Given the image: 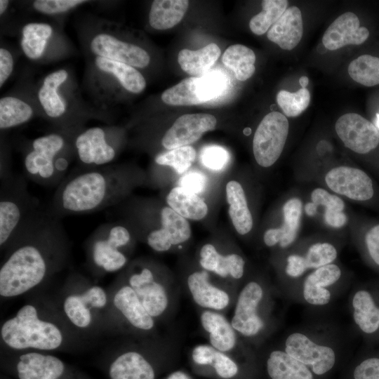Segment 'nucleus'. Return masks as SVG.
<instances>
[{
  "label": "nucleus",
  "mask_w": 379,
  "mask_h": 379,
  "mask_svg": "<svg viewBox=\"0 0 379 379\" xmlns=\"http://www.w3.org/2000/svg\"><path fill=\"white\" fill-rule=\"evenodd\" d=\"M81 295L90 307L102 308L107 303L106 293L104 289L98 286L88 288Z\"/></svg>",
  "instance_id": "obj_53"
},
{
  "label": "nucleus",
  "mask_w": 379,
  "mask_h": 379,
  "mask_svg": "<svg viewBox=\"0 0 379 379\" xmlns=\"http://www.w3.org/2000/svg\"><path fill=\"white\" fill-rule=\"evenodd\" d=\"M221 53L218 46L211 43L196 51L182 49L178 55L181 69L188 74L200 77L207 73Z\"/></svg>",
  "instance_id": "obj_29"
},
{
  "label": "nucleus",
  "mask_w": 379,
  "mask_h": 379,
  "mask_svg": "<svg viewBox=\"0 0 379 379\" xmlns=\"http://www.w3.org/2000/svg\"><path fill=\"white\" fill-rule=\"evenodd\" d=\"M288 1L264 0L262 1V11L254 15L249 22L251 32L262 35L279 20L286 10Z\"/></svg>",
  "instance_id": "obj_38"
},
{
  "label": "nucleus",
  "mask_w": 379,
  "mask_h": 379,
  "mask_svg": "<svg viewBox=\"0 0 379 379\" xmlns=\"http://www.w3.org/2000/svg\"><path fill=\"white\" fill-rule=\"evenodd\" d=\"M324 220L328 225L339 228L346 224L347 218L343 211L326 210Z\"/></svg>",
  "instance_id": "obj_57"
},
{
  "label": "nucleus",
  "mask_w": 379,
  "mask_h": 379,
  "mask_svg": "<svg viewBox=\"0 0 379 379\" xmlns=\"http://www.w3.org/2000/svg\"><path fill=\"white\" fill-rule=\"evenodd\" d=\"M146 241L151 248L157 252L167 251L172 246L167 232L162 227L148 233Z\"/></svg>",
  "instance_id": "obj_52"
},
{
  "label": "nucleus",
  "mask_w": 379,
  "mask_h": 379,
  "mask_svg": "<svg viewBox=\"0 0 379 379\" xmlns=\"http://www.w3.org/2000/svg\"><path fill=\"white\" fill-rule=\"evenodd\" d=\"M206 177L199 171L185 173L179 180L180 187L194 194L202 192L206 186Z\"/></svg>",
  "instance_id": "obj_51"
},
{
  "label": "nucleus",
  "mask_w": 379,
  "mask_h": 379,
  "mask_svg": "<svg viewBox=\"0 0 379 379\" xmlns=\"http://www.w3.org/2000/svg\"><path fill=\"white\" fill-rule=\"evenodd\" d=\"M226 197L230 204L229 215L235 230L242 235L248 233L253 227V218L241 184L235 180L228 182Z\"/></svg>",
  "instance_id": "obj_30"
},
{
  "label": "nucleus",
  "mask_w": 379,
  "mask_h": 379,
  "mask_svg": "<svg viewBox=\"0 0 379 379\" xmlns=\"http://www.w3.org/2000/svg\"><path fill=\"white\" fill-rule=\"evenodd\" d=\"M88 2L85 0H36L32 4L35 11L46 15L63 13Z\"/></svg>",
  "instance_id": "obj_48"
},
{
  "label": "nucleus",
  "mask_w": 379,
  "mask_h": 379,
  "mask_svg": "<svg viewBox=\"0 0 379 379\" xmlns=\"http://www.w3.org/2000/svg\"><path fill=\"white\" fill-rule=\"evenodd\" d=\"M126 171L117 166L76 171L58 185L47 213L60 219L92 213L116 205L128 190Z\"/></svg>",
  "instance_id": "obj_2"
},
{
  "label": "nucleus",
  "mask_w": 379,
  "mask_h": 379,
  "mask_svg": "<svg viewBox=\"0 0 379 379\" xmlns=\"http://www.w3.org/2000/svg\"><path fill=\"white\" fill-rule=\"evenodd\" d=\"M264 298L265 290L257 281H249L242 288L230 321L236 332L246 338H255L263 331L265 322L260 307Z\"/></svg>",
  "instance_id": "obj_9"
},
{
  "label": "nucleus",
  "mask_w": 379,
  "mask_h": 379,
  "mask_svg": "<svg viewBox=\"0 0 379 379\" xmlns=\"http://www.w3.org/2000/svg\"><path fill=\"white\" fill-rule=\"evenodd\" d=\"M217 120L210 114H183L166 131L161 145L167 149L187 146L197 141L204 133L215 128Z\"/></svg>",
  "instance_id": "obj_13"
},
{
  "label": "nucleus",
  "mask_w": 379,
  "mask_h": 379,
  "mask_svg": "<svg viewBox=\"0 0 379 379\" xmlns=\"http://www.w3.org/2000/svg\"><path fill=\"white\" fill-rule=\"evenodd\" d=\"M14 60L11 53L5 48H0V86L2 87L11 75Z\"/></svg>",
  "instance_id": "obj_55"
},
{
  "label": "nucleus",
  "mask_w": 379,
  "mask_h": 379,
  "mask_svg": "<svg viewBox=\"0 0 379 379\" xmlns=\"http://www.w3.org/2000/svg\"><path fill=\"white\" fill-rule=\"evenodd\" d=\"M167 379H191L186 373L182 371H178L172 373Z\"/></svg>",
  "instance_id": "obj_60"
},
{
  "label": "nucleus",
  "mask_w": 379,
  "mask_h": 379,
  "mask_svg": "<svg viewBox=\"0 0 379 379\" xmlns=\"http://www.w3.org/2000/svg\"><path fill=\"white\" fill-rule=\"evenodd\" d=\"M166 202L170 208L185 218L200 220L208 213V206L204 200L180 186L169 192Z\"/></svg>",
  "instance_id": "obj_32"
},
{
  "label": "nucleus",
  "mask_w": 379,
  "mask_h": 379,
  "mask_svg": "<svg viewBox=\"0 0 379 379\" xmlns=\"http://www.w3.org/2000/svg\"><path fill=\"white\" fill-rule=\"evenodd\" d=\"M132 239L128 227L117 222H108L95 229L89 239V251L92 263L105 272L122 269L127 257L122 251Z\"/></svg>",
  "instance_id": "obj_5"
},
{
  "label": "nucleus",
  "mask_w": 379,
  "mask_h": 379,
  "mask_svg": "<svg viewBox=\"0 0 379 379\" xmlns=\"http://www.w3.org/2000/svg\"><path fill=\"white\" fill-rule=\"evenodd\" d=\"M277 101L286 116L297 117L309 106L310 94L306 88L295 93L282 90L277 93Z\"/></svg>",
  "instance_id": "obj_43"
},
{
  "label": "nucleus",
  "mask_w": 379,
  "mask_h": 379,
  "mask_svg": "<svg viewBox=\"0 0 379 379\" xmlns=\"http://www.w3.org/2000/svg\"><path fill=\"white\" fill-rule=\"evenodd\" d=\"M52 34L53 27L48 23L29 22L24 25L20 46L25 55L32 60L39 59Z\"/></svg>",
  "instance_id": "obj_33"
},
{
  "label": "nucleus",
  "mask_w": 379,
  "mask_h": 379,
  "mask_svg": "<svg viewBox=\"0 0 379 379\" xmlns=\"http://www.w3.org/2000/svg\"><path fill=\"white\" fill-rule=\"evenodd\" d=\"M299 83L302 88H306V86L308 85L309 79L307 77L302 76L300 78Z\"/></svg>",
  "instance_id": "obj_62"
},
{
  "label": "nucleus",
  "mask_w": 379,
  "mask_h": 379,
  "mask_svg": "<svg viewBox=\"0 0 379 379\" xmlns=\"http://www.w3.org/2000/svg\"><path fill=\"white\" fill-rule=\"evenodd\" d=\"M307 270L302 255L291 254L286 259L285 272L293 279L302 277Z\"/></svg>",
  "instance_id": "obj_54"
},
{
  "label": "nucleus",
  "mask_w": 379,
  "mask_h": 379,
  "mask_svg": "<svg viewBox=\"0 0 379 379\" xmlns=\"http://www.w3.org/2000/svg\"><path fill=\"white\" fill-rule=\"evenodd\" d=\"M0 332L4 343L14 350H53L63 341L60 328L39 319L36 307L32 305L20 308L15 317L1 325Z\"/></svg>",
  "instance_id": "obj_3"
},
{
  "label": "nucleus",
  "mask_w": 379,
  "mask_h": 379,
  "mask_svg": "<svg viewBox=\"0 0 379 379\" xmlns=\"http://www.w3.org/2000/svg\"><path fill=\"white\" fill-rule=\"evenodd\" d=\"M89 49L95 56L137 68H145L150 62L149 55L144 48L107 32L95 34L90 40Z\"/></svg>",
  "instance_id": "obj_10"
},
{
  "label": "nucleus",
  "mask_w": 379,
  "mask_h": 379,
  "mask_svg": "<svg viewBox=\"0 0 379 379\" xmlns=\"http://www.w3.org/2000/svg\"><path fill=\"white\" fill-rule=\"evenodd\" d=\"M282 236L283 234L280 227L269 229L264 234V243L269 247L274 246L280 243Z\"/></svg>",
  "instance_id": "obj_58"
},
{
  "label": "nucleus",
  "mask_w": 379,
  "mask_h": 379,
  "mask_svg": "<svg viewBox=\"0 0 379 379\" xmlns=\"http://www.w3.org/2000/svg\"><path fill=\"white\" fill-rule=\"evenodd\" d=\"M34 115L32 107L25 101L14 96L0 99V128H14L29 121Z\"/></svg>",
  "instance_id": "obj_36"
},
{
  "label": "nucleus",
  "mask_w": 379,
  "mask_h": 379,
  "mask_svg": "<svg viewBox=\"0 0 379 379\" xmlns=\"http://www.w3.org/2000/svg\"><path fill=\"white\" fill-rule=\"evenodd\" d=\"M128 285L135 291L147 312L153 318L161 316L168 305V295L164 286L155 279L152 271L147 267L133 272Z\"/></svg>",
  "instance_id": "obj_15"
},
{
  "label": "nucleus",
  "mask_w": 379,
  "mask_h": 379,
  "mask_svg": "<svg viewBox=\"0 0 379 379\" xmlns=\"http://www.w3.org/2000/svg\"><path fill=\"white\" fill-rule=\"evenodd\" d=\"M284 350L317 375L329 371L336 361V353L332 345L302 331L288 334L284 341Z\"/></svg>",
  "instance_id": "obj_8"
},
{
  "label": "nucleus",
  "mask_w": 379,
  "mask_h": 379,
  "mask_svg": "<svg viewBox=\"0 0 379 379\" xmlns=\"http://www.w3.org/2000/svg\"><path fill=\"white\" fill-rule=\"evenodd\" d=\"M311 199L317 206H324L326 210L343 211L345 204L343 200L336 195L331 194L322 188L314 190L311 194Z\"/></svg>",
  "instance_id": "obj_49"
},
{
  "label": "nucleus",
  "mask_w": 379,
  "mask_h": 379,
  "mask_svg": "<svg viewBox=\"0 0 379 379\" xmlns=\"http://www.w3.org/2000/svg\"><path fill=\"white\" fill-rule=\"evenodd\" d=\"M368 36V29L360 27L358 17L352 12H347L337 18L327 28L322 43L326 48L334 51L350 44H361Z\"/></svg>",
  "instance_id": "obj_17"
},
{
  "label": "nucleus",
  "mask_w": 379,
  "mask_h": 379,
  "mask_svg": "<svg viewBox=\"0 0 379 379\" xmlns=\"http://www.w3.org/2000/svg\"><path fill=\"white\" fill-rule=\"evenodd\" d=\"M22 177L6 174L0 195V245L10 244L25 222L39 210L38 201L27 190Z\"/></svg>",
  "instance_id": "obj_4"
},
{
  "label": "nucleus",
  "mask_w": 379,
  "mask_h": 379,
  "mask_svg": "<svg viewBox=\"0 0 379 379\" xmlns=\"http://www.w3.org/2000/svg\"><path fill=\"white\" fill-rule=\"evenodd\" d=\"M90 308L81 294L70 295L63 302V310L66 316L79 328H86L91 323L92 315Z\"/></svg>",
  "instance_id": "obj_44"
},
{
  "label": "nucleus",
  "mask_w": 379,
  "mask_h": 379,
  "mask_svg": "<svg viewBox=\"0 0 379 379\" xmlns=\"http://www.w3.org/2000/svg\"><path fill=\"white\" fill-rule=\"evenodd\" d=\"M64 369L59 358L39 352L22 354L17 364L19 379H58Z\"/></svg>",
  "instance_id": "obj_19"
},
{
  "label": "nucleus",
  "mask_w": 379,
  "mask_h": 379,
  "mask_svg": "<svg viewBox=\"0 0 379 379\" xmlns=\"http://www.w3.org/2000/svg\"><path fill=\"white\" fill-rule=\"evenodd\" d=\"M303 34L302 13L296 6L287 8L279 20L270 28L269 40L284 50L293 49Z\"/></svg>",
  "instance_id": "obj_20"
},
{
  "label": "nucleus",
  "mask_w": 379,
  "mask_h": 379,
  "mask_svg": "<svg viewBox=\"0 0 379 379\" xmlns=\"http://www.w3.org/2000/svg\"><path fill=\"white\" fill-rule=\"evenodd\" d=\"M187 286L193 300L206 310L218 311L225 309L230 302L229 294L213 285L206 271H197L189 275Z\"/></svg>",
  "instance_id": "obj_18"
},
{
  "label": "nucleus",
  "mask_w": 379,
  "mask_h": 379,
  "mask_svg": "<svg viewBox=\"0 0 379 379\" xmlns=\"http://www.w3.org/2000/svg\"><path fill=\"white\" fill-rule=\"evenodd\" d=\"M284 224L280 227L282 239L279 243L281 248L289 246L297 237L298 230L302 215V202L298 198L288 200L283 206Z\"/></svg>",
  "instance_id": "obj_41"
},
{
  "label": "nucleus",
  "mask_w": 379,
  "mask_h": 379,
  "mask_svg": "<svg viewBox=\"0 0 379 379\" xmlns=\"http://www.w3.org/2000/svg\"><path fill=\"white\" fill-rule=\"evenodd\" d=\"M199 264L206 271L223 278L230 276L239 279L244 273L245 261L241 255L236 253L222 255L211 244H206L201 248Z\"/></svg>",
  "instance_id": "obj_22"
},
{
  "label": "nucleus",
  "mask_w": 379,
  "mask_h": 379,
  "mask_svg": "<svg viewBox=\"0 0 379 379\" xmlns=\"http://www.w3.org/2000/svg\"><path fill=\"white\" fill-rule=\"evenodd\" d=\"M342 272L335 264L331 263L314 270L302 281L301 295L308 305L323 307L331 301L334 286L340 279Z\"/></svg>",
  "instance_id": "obj_16"
},
{
  "label": "nucleus",
  "mask_w": 379,
  "mask_h": 379,
  "mask_svg": "<svg viewBox=\"0 0 379 379\" xmlns=\"http://www.w3.org/2000/svg\"><path fill=\"white\" fill-rule=\"evenodd\" d=\"M200 321L208 334L210 344L215 349L227 352L237 344L236 331L231 322L216 311L206 310L201 314Z\"/></svg>",
  "instance_id": "obj_23"
},
{
  "label": "nucleus",
  "mask_w": 379,
  "mask_h": 379,
  "mask_svg": "<svg viewBox=\"0 0 379 379\" xmlns=\"http://www.w3.org/2000/svg\"><path fill=\"white\" fill-rule=\"evenodd\" d=\"M224 77L218 72L206 73L198 77L197 93L202 103L220 95L225 88Z\"/></svg>",
  "instance_id": "obj_46"
},
{
  "label": "nucleus",
  "mask_w": 379,
  "mask_h": 379,
  "mask_svg": "<svg viewBox=\"0 0 379 379\" xmlns=\"http://www.w3.org/2000/svg\"><path fill=\"white\" fill-rule=\"evenodd\" d=\"M74 147L79 161L86 168L109 165L117 156L110 135L101 127H91L81 132L75 137Z\"/></svg>",
  "instance_id": "obj_11"
},
{
  "label": "nucleus",
  "mask_w": 379,
  "mask_h": 379,
  "mask_svg": "<svg viewBox=\"0 0 379 379\" xmlns=\"http://www.w3.org/2000/svg\"><path fill=\"white\" fill-rule=\"evenodd\" d=\"M365 241L370 257L379 266V224L367 232Z\"/></svg>",
  "instance_id": "obj_56"
},
{
  "label": "nucleus",
  "mask_w": 379,
  "mask_h": 379,
  "mask_svg": "<svg viewBox=\"0 0 379 379\" xmlns=\"http://www.w3.org/2000/svg\"><path fill=\"white\" fill-rule=\"evenodd\" d=\"M267 371L272 379H313L310 369L284 350L270 352L267 359Z\"/></svg>",
  "instance_id": "obj_28"
},
{
  "label": "nucleus",
  "mask_w": 379,
  "mask_h": 379,
  "mask_svg": "<svg viewBox=\"0 0 379 379\" xmlns=\"http://www.w3.org/2000/svg\"><path fill=\"white\" fill-rule=\"evenodd\" d=\"M198 77L186 78L166 89L161 94L162 101L168 105L190 106L201 104L197 93Z\"/></svg>",
  "instance_id": "obj_37"
},
{
  "label": "nucleus",
  "mask_w": 379,
  "mask_h": 379,
  "mask_svg": "<svg viewBox=\"0 0 379 379\" xmlns=\"http://www.w3.org/2000/svg\"><path fill=\"white\" fill-rule=\"evenodd\" d=\"M94 65L100 72L112 75L131 93H140L146 87L145 77L134 67L98 56L94 58Z\"/></svg>",
  "instance_id": "obj_26"
},
{
  "label": "nucleus",
  "mask_w": 379,
  "mask_h": 379,
  "mask_svg": "<svg viewBox=\"0 0 379 379\" xmlns=\"http://www.w3.org/2000/svg\"><path fill=\"white\" fill-rule=\"evenodd\" d=\"M352 318L357 327L366 334L379 330V307L367 290H358L351 299Z\"/></svg>",
  "instance_id": "obj_27"
},
{
  "label": "nucleus",
  "mask_w": 379,
  "mask_h": 379,
  "mask_svg": "<svg viewBox=\"0 0 379 379\" xmlns=\"http://www.w3.org/2000/svg\"><path fill=\"white\" fill-rule=\"evenodd\" d=\"M114 307L134 328L149 331L154 326V318L145 309L135 291L128 284L121 286L113 298Z\"/></svg>",
  "instance_id": "obj_21"
},
{
  "label": "nucleus",
  "mask_w": 379,
  "mask_h": 379,
  "mask_svg": "<svg viewBox=\"0 0 379 379\" xmlns=\"http://www.w3.org/2000/svg\"><path fill=\"white\" fill-rule=\"evenodd\" d=\"M196 151L192 146L178 147L157 154L154 158L157 164L174 168L178 174L185 173L194 162Z\"/></svg>",
  "instance_id": "obj_42"
},
{
  "label": "nucleus",
  "mask_w": 379,
  "mask_h": 379,
  "mask_svg": "<svg viewBox=\"0 0 379 379\" xmlns=\"http://www.w3.org/2000/svg\"><path fill=\"white\" fill-rule=\"evenodd\" d=\"M67 78L68 73L65 69L54 71L46 76L38 91L37 96L41 106L51 119H58L66 112V102L60 95L58 90Z\"/></svg>",
  "instance_id": "obj_24"
},
{
  "label": "nucleus",
  "mask_w": 379,
  "mask_h": 379,
  "mask_svg": "<svg viewBox=\"0 0 379 379\" xmlns=\"http://www.w3.org/2000/svg\"><path fill=\"white\" fill-rule=\"evenodd\" d=\"M375 125L379 128V113L376 114Z\"/></svg>",
  "instance_id": "obj_63"
},
{
  "label": "nucleus",
  "mask_w": 379,
  "mask_h": 379,
  "mask_svg": "<svg viewBox=\"0 0 379 379\" xmlns=\"http://www.w3.org/2000/svg\"><path fill=\"white\" fill-rule=\"evenodd\" d=\"M188 6L187 0H155L149 13V23L159 30L173 27L183 18Z\"/></svg>",
  "instance_id": "obj_31"
},
{
  "label": "nucleus",
  "mask_w": 379,
  "mask_h": 379,
  "mask_svg": "<svg viewBox=\"0 0 379 379\" xmlns=\"http://www.w3.org/2000/svg\"><path fill=\"white\" fill-rule=\"evenodd\" d=\"M318 206L314 203L308 202L305 206V211L307 215L314 216L317 212Z\"/></svg>",
  "instance_id": "obj_59"
},
{
  "label": "nucleus",
  "mask_w": 379,
  "mask_h": 379,
  "mask_svg": "<svg viewBox=\"0 0 379 379\" xmlns=\"http://www.w3.org/2000/svg\"><path fill=\"white\" fill-rule=\"evenodd\" d=\"M354 379H379V358L370 357L363 360L353 371Z\"/></svg>",
  "instance_id": "obj_50"
},
{
  "label": "nucleus",
  "mask_w": 379,
  "mask_h": 379,
  "mask_svg": "<svg viewBox=\"0 0 379 379\" xmlns=\"http://www.w3.org/2000/svg\"><path fill=\"white\" fill-rule=\"evenodd\" d=\"M10 2L8 0H1L0 1V14L3 15L6 11Z\"/></svg>",
  "instance_id": "obj_61"
},
{
  "label": "nucleus",
  "mask_w": 379,
  "mask_h": 379,
  "mask_svg": "<svg viewBox=\"0 0 379 379\" xmlns=\"http://www.w3.org/2000/svg\"><path fill=\"white\" fill-rule=\"evenodd\" d=\"M335 131L345 147L359 154H366L379 144V132L375 126L356 113L339 117Z\"/></svg>",
  "instance_id": "obj_12"
},
{
  "label": "nucleus",
  "mask_w": 379,
  "mask_h": 379,
  "mask_svg": "<svg viewBox=\"0 0 379 379\" xmlns=\"http://www.w3.org/2000/svg\"><path fill=\"white\" fill-rule=\"evenodd\" d=\"M111 379H154V368L139 352L128 351L119 355L111 364Z\"/></svg>",
  "instance_id": "obj_25"
},
{
  "label": "nucleus",
  "mask_w": 379,
  "mask_h": 379,
  "mask_svg": "<svg viewBox=\"0 0 379 379\" xmlns=\"http://www.w3.org/2000/svg\"><path fill=\"white\" fill-rule=\"evenodd\" d=\"M222 61L234 72L235 77L239 81L247 80L255 71L254 52L250 48L241 44L229 46L222 55Z\"/></svg>",
  "instance_id": "obj_35"
},
{
  "label": "nucleus",
  "mask_w": 379,
  "mask_h": 379,
  "mask_svg": "<svg viewBox=\"0 0 379 379\" xmlns=\"http://www.w3.org/2000/svg\"><path fill=\"white\" fill-rule=\"evenodd\" d=\"M65 241L58 218L40 209L31 215L10 243L12 249L1 266L0 295L15 297L41 284Z\"/></svg>",
  "instance_id": "obj_1"
},
{
  "label": "nucleus",
  "mask_w": 379,
  "mask_h": 379,
  "mask_svg": "<svg viewBox=\"0 0 379 379\" xmlns=\"http://www.w3.org/2000/svg\"><path fill=\"white\" fill-rule=\"evenodd\" d=\"M161 227L168 233L172 245L187 241L191 236L188 221L170 207H164L159 213Z\"/></svg>",
  "instance_id": "obj_40"
},
{
  "label": "nucleus",
  "mask_w": 379,
  "mask_h": 379,
  "mask_svg": "<svg viewBox=\"0 0 379 379\" xmlns=\"http://www.w3.org/2000/svg\"><path fill=\"white\" fill-rule=\"evenodd\" d=\"M286 116L272 112L262 119L253 140V151L256 162L262 167L273 165L279 158L288 133Z\"/></svg>",
  "instance_id": "obj_7"
},
{
  "label": "nucleus",
  "mask_w": 379,
  "mask_h": 379,
  "mask_svg": "<svg viewBox=\"0 0 379 379\" xmlns=\"http://www.w3.org/2000/svg\"><path fill=\"white\" fill-rule=\"evenodd\" d=\"M65 137L51 133L34 139L24 157L26 176L33 182L46 186L58 185L61 179L55 161L66 149Z\"/></svg>",
  "instance_id": "obj_6"
},
{
  "label": "nucleus",
  "mask_w": 379,
  "mask_h": 379,
  "mask_svg": "<svg viewBox=\"0 0 379 379\" xmlns=\"http://www.w3.org/2000/svg\"><path fill=\"white\" fill-rule=\"evenodd\" d=\"M338 252L335 246L326 242L316 243L310 246L302 255L307 270L331 264L337 258Z\"/></svg>",
  "instance_id": "obj_45"
},
{
  "label": "nucleus",
  "mask_w": 379,
  "mask_h": 379,
  "mask_svg": "<svg viewBox=\"0 0 379 379\" xmlns=\"http://www.w3.org/2000/svg\"><path fill=\"white\" fill-rule=\"evenodd\" d=\"M347 71L353 80L364 86L379 84V58L361 55L350 62Z\"/></svg>",
  "instance_id": "obj_39"
},
{
  "label": "nucleus",
  "mask_w": 379,
  "mask_h": 379,
  "mask_svg": "<svg viewBox=\"0 0 379 379\" xmlns=\"http://www.w3.org/2000/svg\"><path fill=\"white\" fill-rule=\"evenodd\" d=\"M229 157L228 152L218 145L207 146L200 154L201 164L213 171L222 170L227 164Z\"/></svg>",
  "instance_id": "obj_47"
},
{
  "label": "nucleus",
  "mask_w": 379,
  "mask_h": 379,
  "mask_svg": "<svg viewBox=\"0 0 379 379\" xmlns=\"http://www.w3.org/2000/svg\"><path fill=\"white\" fill-rule=\"evenodd\" d=\"M325 181L334 192L356 201H366L374 194L371 178L363 171L348 166L331 169Z\"/></svg>",
  "instance_id": "obj_14"
},
{
  "label": "nucleus",
  "mask_w": 379,
  "mask_h": 379,
  "mask_svg": "<svg viewBox=\"0 0 379 379\" xmlns=\"http://www.w3.org/2000/svg\"><path fill=\"white\" fill-rule=\"evenodd\" d=\"M193 361L200 365H210L222 378L234 377L238 372L237 364L225 352H220L211 345H199L192 352Z\"/></svg>",
  "instance_id": "obj_34"
}]
</instances>
